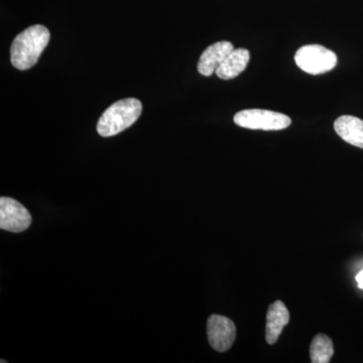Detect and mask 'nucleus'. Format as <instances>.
Listing matches in <instances>:
<instances>
[{
	"label": "nucleus",
	"mask_w": 363,
	"mask_h": 363,
	"mask_svg": "<svg viewBox=\"0 0 363 363\" xmlns=\"http://www.w3.org/2000/svg\"><path fill=\"white\" fill-rule=\"evenodd\" d=\"M143 111V104L136 98L119 100L109 106L100 117L97 131L104 138L118 135L130 128Z\"/></svg>",
	"instance_id": "obj_2"
},
{
	"label": "nucleus",
	"mask_w": 363,
	"mask_h": 363,
	"mask_svg": "<svg viewBox=\"0 0 363 363\" xmlns=\"http://www.w3.org/2000/svg\"><path fill=\"white\" fill-rule=\"evenodd\" d=\"M334 354V346L331 338L325 334H318L310 345V357L313 363L330 362Z\"/></svg>",
	"instance_id": "obj_11"
},
{
	"label": "nucleus",
	"mask_w": 363,
	"mask_h": 363,
	"mask_svg": "<svg viewBox=\"0 0 363 363\" xmlns=\"http://www.w3.org/2000/svg\"><path fill=\"white\" fill-rule=\"evenodd\" d=\"M50 30L44 26H28L18 33L11 47V61L14 68L28 70L39 61L50 42Z\"/></svg>",
	"instance_id": "obj_1"
},
{
	"label": "nucleus",
	"mask_w": 363,
	"mask_h": 363,
	"mask_svg": "<svg viewBox=\"0 0 363 363\" xmlns=\"http://www.w3.org/2000/svg\"><path fill=\"white\" fill-rule=\"evenodd\" d=\"M290 322V312L281 301L269 305L267 314L266 340L269 345L278 341L281 331Z\"/></svg>",
	"instance_id": "obj_8"
},
{
	"label": "nucleus",
	"mask_w": 363,
	"mask_h": 363,
	"mask_svg": "<svg viewBox=\"0 0 363 363\" xmlns=\"http://www.w3.org/2000/svg\"><path fill=\"white\" fill-rule=\"evenodd\" d=\"M250 54L247 49H234L216 70L217 77L230 80L240 75L250 63Z\"/></svg>",
	"instance_id": "obj_10"
},
{
	"label": "nucleus",
	"mask_w": 363,
	"mask_h": 363,
	"mask_svg": "<svg viewBox=\"0 0 363 363\" xmlns=\"http://www.w3.org/2000/svg\"><path fill=\"white\" fill-rule=\"evenodd\" d=\"M207 335L213 350L225 352L230 350L235 340L236 327L229 318L211 315L207 321Z\"/></svg>",
	"instance_id": "obj_6"
},
{
	"label": "nucleus",
	"mask_w": 363,
	"mask_h": 363,
	"mask_svg": "<svg viewBox=\"0 0 363 363\" xmlns=\"http://www.w3.org/2000/svg\"><path fill=\"white\" fill-rule=\"evenodd\" d=\"M234 123L240 128L255 130H283L292 123L286 114L262 109H247L234 116Z\"/></svg>",
	"instance_id": "obj_4"
},
{
	"label": "nucleus",
	"mask_w": 363,
	"mask_h": 363,
	"mask_svg": "<svg viewBox=\"0 0 363 363\" xmlns=\"http://www.w3.org/2000/svg\"><path fill=\"white\" fill-rule=\"evenodd\" d=\"M233 50V45L227 40H222L209 45L200 57L198 62V72L206 77L213 75Z\"/></svg>",
	"instance_id": "obj_7"
},
{
	"label": "nucleus",
	"mask_w": 363,
	"mask_h": 363,
	"mask_svg": "<svg viewBox=\"0 0 363 363\" xmlns=\"http://www.w3.org/2000/svg\"><path fill=\"white\" fill-rule=\"evenodd\" d=\"M295 62L301 70L310 75H320L333 70L337 65V56L323 45H308L300 48L295 55Z\"/></svg>",
	"instance_id": "obj_3"
},
{
	"label": "nucleus",
	"mask_w": 363,
	"mask_h": 363,
	"mask_svg": "<svg viewBox=\"0 0 363 363\" xmlns=\"http://www.w3.org/2000/svg\"><path fill=\"white\" fill-rule=\"evenodd\" d=\"M334 130L344 142L363 149V121L352 116H342L334 123Z\"/></svg>",
	"instance_id": "obj_9"
},
{
	"label": "nucleus",
	"mask_w": 363,
	"mask_h": 363,
	"mask_svg": "<svg viewBox=\"0 0 363 363\" xmlns=\"http://www.w3.org/2000/svg\"><path fill=\"white\" fill-rule=\"evenodd\" d=\"M32 224V216L23 204L13 198H0V228L11 233H23Z\"/></svg>",
	"instance_id": "obj_5"
},
{
	"label": "nucleus",
	"mask_w": 363,
	"mask_h": 363,
	"mask_svg": "<svg viewBox=\"0 0 363 363\" xmlns=\"http://www.w3.org/2000/svg\"><path fill=\"white\" fill-rule=\"evenodd\" d=\"M357 281L358 284V286H359V288L362 289L363 290V269L362 271L358 272V274L357 276Z\"/></svg>",
	"instance_id": "obj_12"
}]
</instances>
